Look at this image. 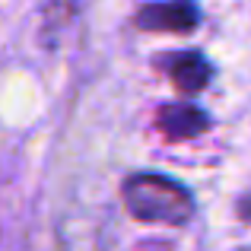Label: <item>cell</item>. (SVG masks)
Listing matches in <instances>:
<instances>
[{
  "label": "cell",
  "instance_id": "cell-2",
  "mask_svg": "<svg viewBox=\"0 0 251 251\" xmlns=\"http://www.w3.org/2000/svg\"><path fill=\"white\" fill-rule=\"evenodd\" d=\"M201 23V6L194 0H166L150 3L137 13V25L150 32H191Z\"/></svg>",
  "mask_w": 251,
  "mask_h": 251
},
{
  "label": "cell",
  "instance_id": "cell-1",
  "mask_svg": "<svg viewBox=\"0 0 251 251\" xmlns=\"http://www.w3.org/2000/svg\"><path fill=\"white\" fill-rule=\"evenodd\" d=\"M121 197L127 213L140 223L184 226L194 216V194L181 181L159 172H140V175L124 178Z\"/></svg>",
  "mask_w": 251,
  "mask_h": 251
},
{
  "label": "cell",
  "instance_id": "cell-3",
  "mask_svg": "<svg viewBox=\"0 0 251 251\" xmlns=\"http://www.w3.org/2000/svg\"><path fill=\"white\" fill-rule=\"evenodd\" d=\"M156 127L169 140H191V137L203 134L210 127V118L203 108H197L191 102H172L156 111Z\"/></svg>",
  "mask_w": 251,
  "mask_h": 251
},
{
  "label": "cell",
  "instance_id": "cell-4",
  "mask_svg": "<svg viewBox=\"0 0 251 251\" xmlns=\"http://www.w3.org/2000/svg\"><path fill=\"white\" fill-rule=\"evenodd\" d=\"M169 76L181 92L194 96V92L207 89L210 76H213V64L201 54V51H178L169 61Z\"/></svg>",
  "mask_w": 251,
  "mask_h": 251
}]
</instances>
